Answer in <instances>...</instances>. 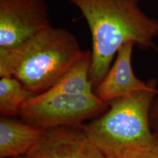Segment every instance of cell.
I'll use <instances>...</instances> for the list:
<instances>
[{"label": "cell", "mask_w": 158, "mask_h": 158, "mask_svg": "<svg viewBox=\"0 0 158 158\" xmlns=\"http://www.w3.org/2000/svg\"><path fill=\"white\" fill-rule=\"evenodd\" d=\"M81 12L92 36L90 79L94 89L103 79L118 50L133 43L157 50L158 20L146 14L141 0H68Z\"/></svg>", "instance_id": "6da1fadb"}, {"label": "cell", "mask_w": 158, "mask_h": 158, "mask_svg": "<svg viewBox=\"0 0 158 158\" xmlns=\"http://www.w3.org/2000/svg\"><path fill=\"white\" fill-rule=\"evenodd\" d=\"M84 53L71 31L51 27L18 48H0V78L15 77L36 95L52 87Z\"/></svg>", "instance_id": "7a4b0ae2"}, {"label": "cell", "mask_w": 158, "mask_h": 158, "mask_svg": "<svg viewBox=\"0 0 158 158\" xmlns=\"http://www.w3.org/2000/svg\"><path fill=\"white\" fill-rule=\"evenodd\" d=\"M157 96L155 86L117 99L108 103L104 114L81 127L106 157L118 158L128 148L149 143L156 138L150 113Z\"/></svg>", "instance_id": "3957f363"}, {"label": "cell", "mask_w": 158, "mask_h": 158, "mask_svg": "<svg viewBox=\"0 0 158 158\" xmlns=\"http://www.w3.org/2000/svg\"><path fill=\"white\" fill-rule=\"evenodd\" d=\"M109 105L96 94H49L32 96L23 104L19 116L26 123L44 130L76 127L101 116Z\"/></svg>", "instance_id": "277c9868"}, {"label": "cell", "mask_w": 158, "mask_h": 158, "mask_svg": "<svg viewBox=\"0 0 158 158\" xmlns=\"http://www.w3.org/2000/svg\"><path fill=\"white\" fill-rule=\"evenodd\" d=\"M45 0H0V48H15L50 28Z\"/></svg>", "instance_id": "5b68a950"}, {"label": "cell", "mask_w": 158, "mask_h": 158, "mask_svg": "<svg viewBox=\"0 0 158 158\" xmlns=\"http://www.w3.org/2000/svg\"><path fill=\"white\" fill-rule=\"evenodd\" d=\"M26 158H107L81 126L45 130Z\"/></svg>", "instance_id": "8992f818"}, {"label": "cell", "mask_w": 158, "mask_h": 158, "mask_svg": "<svg viewBox=\"0 0 158 158\" xmlns=\"http://www.w3.org/2000/svg\"><path fill=\"white\" fill-rule=\"evenodd\" d=\"M135 46L134 43H128L121 47L107 74L94 89V94L102 101L108 104L135 92L157 86L155 79L145 82L135 76L132 62Z\"/></svg>", "instance_id": "52a82bcc"}, {"label": "cell", "mask_w": 158, "mask_h": 158, "mask_svg": "<svg viewBox=\"0 0 158 158\" xmlns=\"http://www.w3.org/2000/svg\"><path fill=\"white\" fill-rule=\"evenodd\" d=\"M45 130L15 117L0 118V158L26 156L38 143Z\"/></svg>", "instance_id": "ba28073f"}, {"label": "cell", "mask_w": 158, "mask_h": 158, "mask_svg": "<svg viewBox=\"0 0 158 158\" xmlns=\"http://www.w3.org/2000/svg\"><path fill=\"white\" fill-rule=\"evenodd\" d=\"M92 55L84 51L83 56L63 75L52 87L43 93L49 94H93L94 86L90 79ZM42 94V93H41Z\"/></svg>", "instance_id": "9c48e42d"}, {"label": "cell", "mask_w": 158, "mask_h": 158, "mask_svg": "<svg viewBox=\"0 0 158 158\" xmlns=\"http://www.w3.org/2000/svg\"><path fill=\"white\" fill-rule=\"evenodd\" d=\"M34 96L15 77L0 78V114L15 117L29 98Z\"/></svg>", "instance_id": "30bf717a"}, {"label": "cell", "mask_w": 158, "mask_h": 158, "mask_svg": "<svg viewBox=\"0 0 158 158\" xmlns=\"http://www.w3.org/2000/svg\"><path fill=\"white\" fill-rule=\"evenodd\" d=\"M118 158H158V138L149 143L125 149Z\"/></svg>", "instance_id": "8fae6325"}, {"label": "cell", "mask_w": 158, "mask_h": 158, "mask_svg": "<svg viewBox=\"0 0 158 158\" xmlns=\"http://www.w3.org/2000/svg\"><path fill=\"white\" fill-rule=\"evenodd\" d=\"M150 122L154 133L158 138V96L154 100L150 113Z\"/></svg>", "instance_id": "7c38bea8"}, {"label": "cell", "mask_w": 158, "mask_h": 158, "mask_svg": "<svg viewBox=\"0 0 158 158\" xmlns=\"http://www.w3.org/2000/svg\"><path fill=\"white\" fill-rule=\"evenodd\" d=\"M16 158H26L25 156H22V157H16Z\"/></svg>", "instance_id": "4fadbf2b"}]
</instances>
